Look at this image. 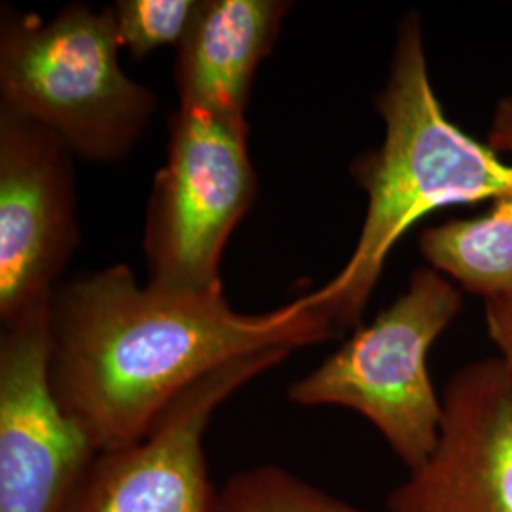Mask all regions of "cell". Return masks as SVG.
<instances>
[{"label":"cell","instance_id":"12","mask_svg":"<svg viewBox=\"0 0 512 512\" xmlns=\"http://www.w3.org/2000/svg\"><path fill=\"white\" fill-rule=\"evenodd\" d=\"M213 512L372 511L355 507L283 467L256 465L232 476L220 488Z\"/></svg>","mask_w":512,"mask_h":512},{"label":"cell","instance_id":"5","mask_svg":"<svg viewBox=\"0 0 512 512\" xmlns=\"http://www.w3.org/2000/svg\"><path fill=\"white\" fill-rule=\"evenodd\" d=\"M256 198L249 122L177 109L169 147L148 198L143 253L148 285L181 294H224L226 243Z\"/></svg>","mask_w":512,"mask_h":512},{"label":"cell","instance_id":"8","mask_svg":"<svg viewBox=\"0 0 512 512\" xmlns=\"http://www.w3.org/2000/svg\"><path fill=\"white\" fill-rule=\"evenodd\" d=\"M73 152L35 120L0 105V319L52 302L78 245Z\"/></svg>","mask_w":512,"mask_h":512},{"label":"cell","instance_id":"1","mask_svg":"<svg viewBox=\"0 0 512 512\" xmlns=\"http://www.w3.org/2000/svg\"><path fill=\"white\" fill-rule=\"evenodd\" d=\"M50 330L55 397L103 454L143 439L207 374L262 351L321 344L338 327L311 294L241 313L224 294L143 287L114 264L55 291Z\"/></svg>","mask_w":512,"mask_h":512},{"label":"cell","instance_id":"11","mask_svg":"<svg viewBox=\"0 0 512 512\" xmlns=\"http://www.w3.org/2000/svg\"><path fill=\"white\" fill-rule=\"evenodd\" d=\"M486 143L512 158V93L497 101ZM418 247L433 270L469 293L488 300L507 291L512 287V194L486 215L425 228Z\"/></svg>","mask_w":512,"mask_h":512},{"label":"cell","instance_id":"10","mask_svg":"<svg viewBox=\"0 0 512 512\" xmlns=\"http://www.w3.org/2000/svg\"><path fill=\"white\" fill-rule=\"evenodd\" d=\"M291 8L285 0H200L177 48L179 109L247 122L256 69L272 52Z\"/></svg>","mask_w":512,"mask_h":512},{"label":"cell","instance_id":"6","mask_svg":"<svg viewBox=\"0 0 512 512\" xmlns=\"http://www.w3.org/2000/svg\"><path fill=\"white\" fill-rule=\"evenodd\" d=\"M50 310L2 325L0 512H67L97 458L55 397Z\"/></svg>","mask_w":512,"mask_h":512},{"label":"cell","instance_id":"4","mask_svg":"<svg viewBox=\"0 0 512 512\" xmlns=\"http://www.w3.org/2000/svg\"><path fill=\"white\" fill-rule=\"evenodd\" d=\"M461 308L463 294L452 279L431 266L416 270L391 306L289 387V399L357 412L408 473L418 469L437 444L442 420L427 355Z\"/></svg>","mask_w":512,"mask_h":512},{"label":"cell","instance_id":"7","mask_svg":"<svg viewBox=\"0 0 512 512\" xmlns=\"http://www.w3.org/2000/svg\"><path fill=\"white\" fill-rule=\"evenodd\" d=\"M291 355L270 349L207 374L167 406L147 435L97 454L67 512H213L205 433L236 391Z\"/></svg>","mask_w":512,"mask_h":512},{"label":"cell","instance_id":"14","mask_svg":"<svg viewBox=\"0 0 512 512\" xmlns=\"http://www.w3.org/2000/svg\"><path fill=\"white\" fill-rule=\"evenodd\" d=\"M486 329L497 349V359L512 380V287L484 300Z\"/></svg>","mask_w":512,"mask_h":512},{"label":"cell","instance_id":"13","mask_svg":"<svg viewBox=\"0 0 512 512\" xmlns=\"http://www.w3.org/2000/svg\"><path fill=\"white\" fill-rule=\"evenodd\" d=\"M198 8L200 0H118L110 14L120 48L143 59L164 46L179 48Z\"/></svg>","mask_w":512,"mask_h":512},{"label":"cell","instance_id":"3","mask_svg":"<svg viewBox=\"0 0 512 512\" xmlns=\"http://www.w3.org/2000/svg\"><path fill=\"white\" fill-rule=\"evenodd\" d=\"M110 8L69 4L55 18L4 10L2 107L38 122L90 162L128 156L156 112V95L120 65Z\"/></svg>","mask_w":512,"mask_h":512},{"label":"cell","instance_id":"9","mask_svg":"<svg viewBox=\"0 0 512 512\" xmlns=\"http://www.w3.org/2000/svg\"><path fill=\"white\" fill-rule=\"evenodd\" d=\"M439 439L387 497L389 512H512V380L497 357L442 389Z\"/></svg>","mask_w":512,"mask_h":512},{"label":"cell","instance_id":"2","mask_svg":"<svg viewBox=\"0 0 512 512\" xmlns=\"http://www.w3.org/2000/svg\"><path fill=\"white\" fill-rule=\"evenodd\" d=\"M374 107L384 141L355 158L351 177L366 194L357 245L340 274L313 291L338 329L361 321L395 243L425 215L512 194V164L458 128L433 88L420 14L404 16L389 74Z\"/></svg>","mask_w":512,"mask_h":512}]
</instances>
